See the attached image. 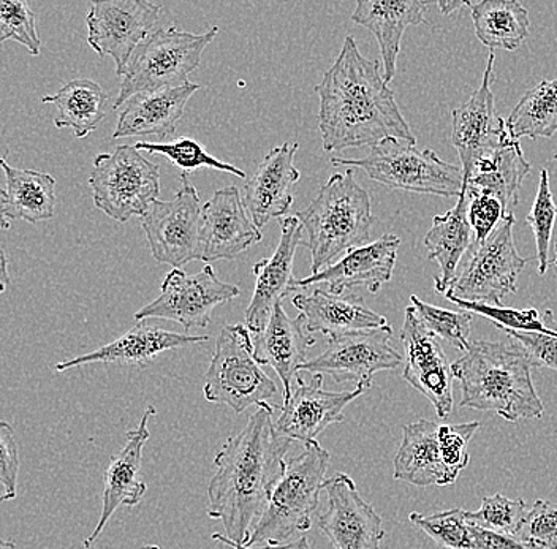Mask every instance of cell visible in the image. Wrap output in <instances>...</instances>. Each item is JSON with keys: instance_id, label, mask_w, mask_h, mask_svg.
Segmentation results:
<instances>
[{"instance_id": "6da1fadb", "label": "cell", "mask_w": 557, "mask_h": 549, "mask_svg": "<svg viewBox=\"0 0 557 549\" xmlns=\"http://www.w3.org/2000/svg\"><path fill=\"white\" fill-rule=\"evenodd\" d=\"M292 442L282 439L274 408L260 405L242 433L228 437L215 454L208 486V516L221 521L225 537L247 547L257 523L284 475Z\"/></svg>"}, {"instance_id": "7a4b0ae2", "label": "cell", "mask_w": 557, "mask_h": 549, "mask_svg": "<svg viewBox=\"0 0 557 549\" xmlns=\"http://www.w3.org/2000/svg\"><path fill=\"white\" fill-rule=\"evenodd\" d=\"M320 100L319 130L323 151L379 145L396 138L417 145L404 120L395 92L381 73V62L369 61L351 36L344 40L334 64L315 86Z\"/></svg>"}, {"instance_id": "3957f363", "label": "cell", "mask_w": 557, "mask_h": 549, "mask_svg": "<svg viewBox=\"0 0 557 549\" xmlns=\"http://www.w3.org/2000/svg\"><path fill=\"white\" fill-rule=\"evenodd\" d=\"M451 371L461 384V408L494 412L511 423L545 413L532 382L531 361L517 342L475 340Z\"/></svg>"}, {"instance_id": "277c9868", "label": "cell", "mask_w": 557, "mask_h": 549, "mask_svg": "<svg viewBox=\"0 0 557 549\" xmlns=\"http://www.w3.org/2000/svg\"><path fill=\"white\" fill-rule=\"evenodd\" d=\"M308 233L312 274L334 265L341 255L369 245L372 225L371 197L355 179V169L336 173L323 184L311 204L295 214Z\"/></svg>"}, {"instance_id": "5b68a950", "label": "cell", "mask_w": 557, "mask_h": 549, "mask_svg": "<svg viewBox=\"0 0 557 549\" xmlns=\"http://www.w3.org/2000/svg\"><path fill=\"white\" fill-rule=\"evenodd\" d=\"M330 461L329 451L319 442L306 445L298 457L287 461L247 547H276L311 531Z\"/></svg>"}, {"instance_id": "8992f818", "label": "cell", "mask_w": 557, "mask_h": 549, "mask_svg": "<svg viewBox=\"0 0 557 549\" xmlns=\"http://www.w3.org/2000/svg\"><path fill=\"white\" fill-rule=\"evenodd\" d=\"M331 165L363 170L369 179L392 190L459 198L465 189L461 166L444 162L431 149L420 151L412 142L396 138L372 146L361 159H331Z\"/></svg>"}, {"instance_id": "52a82bcc", "label": "cell", "mask_w": 557, "mask_h": 549, "mask_svg": "<svg viewBox=\"0 0 557 549\" xmlns=\"http://www.w3.org/2000/svg\"><path fill=\"white\" fill-rule=\"evenodd\" d=\"M218 34V26L205 34L184 33L176 26L149 34L132 55L127 72L122 76L114 110H120L138 93L180 88L190 83V73L200 67L205 50Z\"/></svg>"}, {"instance_id": "ba28073f", "label": "cell", "mask_w": 557, "mask_h": 549, "mask_svg": "<svg viewBox=\"0 0 557 549\" xmlns=\"http://www.w3.org/2000/svg\"><path fill=\"white\" fill-rule=\"evenodd\" d=\"M203 395L208 402L228 405L236 413L250 405L268 404L277 395L273 378L256 360L252 335L246 325L222 328L205 374Z\"/></svg>"}, {"instance_id": "9c48e42d", "label": "cell", "mask_w": 557, "mask_h": 549, "mask_svg": "<svg viewBox=\"0 0 557 549\" xmlns=\"http://www.w3.org/2000/svg\"><path fill=\"white\" fill-rule=\"evenodd\" d=\"M89 186L97 210L124 224L134 215L141 219L159 200V165L135 146H116L94 159Z\"/></svg>"}, {"instance_id": "30bf717a", "label": "cell", "mask_w": 557, "mask_h": 549, "mask_svg": "<svg viewBox=\"0 0 557 549\" xmlns=\"http://www.w3.org/2000/svg\"><path fill=\"white\" fill-rule=\"evenodd\" d=\"M515 215H508L485 242L472 245L444 295L447 300L500 305L507 295L517 291L528 260L515 246Z\"/></svg>"}, {"instance_id": "8fae6325", "label": "cell", "mask_w": 557, "mask_h": 549, "mask_svg": "<svg viewBox=\"0 0 557 549\" xmlns=\"http://www.w3.org/2000/svg\"><path fill=\"white\" fill-rule=\"evenodd\" d=\"M141 228L159 263L183 267L203 259V204L189 173H181L180 189L170 201L157 200L141 217Z\"/></svg>"}, {"instance_id": "7c38bea8", "label": "cell", "mask_w": 557, "mask_h": 549, "mask_svg": "<svg viewBox=\"0 0 557 549\" xmlns=\"http://www.w3.org/2000/svg\"><path fill=\"white\" fill-rule=\"evenodd\" d=\"M236 285L222 283L211 265H205L197 274L184 273L183 267H173L163 277L160 295L154 301L143 305L135 314L137 322L162 319L181 323L184 329L207 328L212 311L239 297Z\"/></svg>"}, {"instance_id": "4fadbf2b", "label": "cell", "mask_w": 557, "mask_h": 549, "mask_svg": "<svg viewBox=\"0 0 557 549\" xmlns=\"http://www.w3.org/2000/svg\"><path fill=\"white\" fill-rule=\"evenodd\" d=\"M160 13L162 5L146 0L92 2L86 15L87 43L100 58H113L116 75L122 78Z\"/></svg>"}, {"instance_id": "5bb4252c", "label": "cell", "mask_w": 557, "mask_h": 549, "mask_svg": "<svg viewBox=\"0 0 557 549\" xmlns=\"http://www.w3.org/2000/svg\"><path fill=\"white\" fill-rule=\"evenodd\" d=\"M393 329L388 326L329 339V347L301 367L312 375H331L336 382L371 384L374 374L404 366L403 354L392 346Z\"/></svg>"}, {"instance_id": "9a60e30c", "label": "cell", "mask_w": 557, "mask_h": 549, "mask_svg": "<svg viewBox=\"0 0 557 549\" xmlns=\"http://www.w3.org/2000/svg\"><path fill=\"white\" fill-rule=\"evenodd\" d=\"M400 340L404 346V380L430 399L438 419L447 420L453 410V371L441 339L424 325L412 304L406 308Z\"/></svg>"}, {"instance_id": "2e32d148", "label": "cell", "mask_w": 557, "mask_h": 549, "mask_svg": "<svg viewBox=\"0 0 557 549\" xmlns=\"http://www.w3.org/2000/svg\"><path fill=\"white\" fill-rule=\"evenodd\" d=\"M296 384L298 387L290 398L285 399L274 423L282 439L305 447L317 442L320 434L331 425L343 423L347 405L372 388L371 384H361L351 391H326L323 390L322 374L312 375L309 384L298 375Z\"/></svg>"}, {"instance_id": "e0dca14e", "label": "cell", "mask_w": 557, "mask_h": 549, "mask_svg": "<svg viewBox=\"0 0 557 549\" xmlns=\"http://www.w3.org/2000/svg\"><path fill=\"white\" fill-rule=\"evenodd\" d=\"M326 510L319 516L320 531L334 549H381L385 538L381 514L358 492L350 475L337 472L323 483Z\"/></svg>"}, {"instance_id": "ac0fdd59", "label": "cell", "mask_w": 557, "mask_h": 549, "mask_svg": "<svg viewBox=\"0 0 557 549\" xmlns=\"http://www.w3.org/2000/svg\"><path fill=\"white\" fill-rule=\"evenodd\" d=\"M496 55L490 53L482 83L465 105L455 108L451 113V145L461 160L465 177L472 172L480 159L511 140L507 121L497 114L494 105L493 85Z\"/></svg>"}, {"instance_id": "d6986e66", "label": "cell", "mask_w": 557, "mask_h": 549, "mask_svg": "<svg viewBox=\"0 0 557 549\" xmlns=\"http://www.w3.org/2000/svg\"><path fill=\"white\" fill-rule=\"evenodd\" d=\"M281 238L270 259L260 260L252 266L256 276L252 300L246 309V326L250 335H257L267 325L274 308L296 290L294 262L296 249L306 248L302 241L301 222L296 215H287L278 221Z\"/></svg>"}, {"instance_id": "ffe728a7", "label": "cell", "mask_w": 557, "mask_h": 549, "mask_svg": "<svg viewBox=\"0 0 557 549\" xmlns=\"http://www.w3.org/2000/svg\"><path fill=\"white\" fill-rule=\"evenodd\" d=\"M260 228L253 224L238 187L215 190L203 204L201 248L207 265L219 260H233L259 245Z\"/></svg>"}, {"instance_id": "44dd1931", "label": "cell", "mask_w": 557, "mask_h": 549, "mask_svg": "<svg viewBox=\"0 0 557 549\" xmlns=\"http://www.w3.org/2000/svg\"><path fill=\"white\" fill-rule=\"evenodd\" d=\"M298 148V142H282L264 155L252 176L246 177L243 201L260 230L273 219H282L294 204L292 187L301 179L295 166Z\"/></svg>"}, {"instance_id": "7402d4cb", "label": "cell", "mask_w": 557, "mask_h": 549, "mask_svg": "<svg viewBox=\"0 0 557 549\" xmlns=\"http://www.w3.org/2000/svg\"><path fill=\"white\" fill-rule=\"evenodd\" d=\"M399 246V236L386 233L377 241L351 250L322 273L296 280V288L326 284L329 291L336 295L351 294L355 287H366L371 294H377L383 284L392 280Z\"/></svg>"}, {"instance_id": "603a6c76", "label": "cell", "mask_w": 557, "mask_h": 549, "mask_svg": "<svg viewBox=\"0 0 557 549\" xmlns=\"http://www.w3.org/2000/svg\"><path fill=\"white\" fill-rule=\"evenodd\" d=\"M156 413L157 410L152 405L145 410L137 429L128 431L124 448L111 457L110 464L104 469L102 513L97 526L90 532L89 537L85 538V548L89 549L96 544L117 509L138 506L145 497L148 486L139 479L138 474L141 469L143 450L151 437L149 420Z\"/></svg>"}, {"instance_id": "cb8c5ba5", "label": "cell", "mask_w": 557, "mask_h": 549, "mask_svg": "<svg viewBox=\"0 0 557 549\" xmlns=\"http://www.w3.org/2000/svg\"><path fill=\"white\" fill-rule=\"evenodd\" d=\"M252 340L256 360L261 366H270L281 378L285 401L294 392L292 382L308 363V350L315 344V337L309 335L302 315L292 319L282 304H277L264 328L252 335Z\"/></svg>"}, {"instance_id": "d4e9b609", "label": "cell", "mask_w": 557, "mask_h": 549, "mask_svg": "<svg viewBox=\"0 0 557 549\" xmlns=\"http://www.w3.org/2000/svg\"><path fill=\"white\" fill-rule=\"evenodd\" d=\"M208 336L184 335V333L166 332L151 323H135L127 333H124L113 342L94 350V352L61 361L55 364L58 373L73 370V367L86 366L94 363L135 364V366H148L159 354L169 350L181 349L190 344L208 342Z\"/></svg>"}, {"instance_id": "484cf974", "label": "cell", "mask_w": 557, "mask_h": 549, "mask_svg": "<svg viewBox=\"0 0 557 549\" xmlns=\"http://www.w3.org/2000/svg\"><path fill=\"white\" fill-rule=\"evenodd\" d=\"M294 305L309 333H322L329 339L388 326L383 315L369 309L363 298L355 294L336 295L315 288L309 295H295Z\"/></svg>"}, {"instance_id": "4316f807", "label": "cell", "mask_w": 557, "mask_h": 549, "mask_svg": "<svg viewBox=\"0 0 557 549\" xmlns=\"http://www.w3.org/2000/svg\"><path fill=\"white\" fill-rule=\"evenodd\" d=\"M426 7L428 2L417 0H360L355 7L351 21L368 29L381 48L386 85L395 79L404 33L409 26L426 23Z\"/></svg>"}, {"instance_id": "83f0119b", "label": "cell", "mask_w": 557, "mask_h": 549, "mask_svg": "<svg viewBox=\"0 0 557 549\" xmlns=\"http://www.w3.org/2000/svg\"><path fill=\"white\" fill-rule=\"evenodd\" d=\"M200 85L187 83L180 88L138 93L132 97L117 117L114 140L156 135L160 140L173 137L184 110Z\"/></svg>"}, {"instance_id": "f1b7e54d", "label": "cell", "mask_w": 557, "mask_h": 549, "mask_svg": "<svg viewBox=\"0 0 557 549\" xmlns=\"http://www.w3.org/2000/svg\"><path fill=\"white\" fill-rule=\"evenodd\" d=\"M438 426L421 419L403 427V440L395 457V479L421 488L455 485L456 479L442 461Z\"/></svg>"}, {"instance_id": "f546056e", "label": "cell", "mask_w": 557, "mask_h": 549, "mask_svg": "<svg viewBox=\"0 0 557 549\" xmlns=\"http://www.w3.org/2000/svg\"><path fill=\"white\" fill-rule=\"evenodd\" d=\"M531 172L520 141L508 140L493 154L480 159L465 177V190L487 194L504 204L507 215L513 214L520 203L522 179Z\"/></svg>"}, {"instance_id": "4dcf8cb0", "label": "cell", "mask_w": 557, "mask_h": 549, "mask_svg": "<svg viewBox=\"0 0 557 549\" xmlns=\"http://www.w3.org/2000/svg\"><path fill=\"white\" fill-rule=\"evenodd\" d=\"M5 186L0 190L2 198V227L9 228L10 221H26L29 224L48 221L54 215L55 179L37 170L16 169L2 160Z\"/></svg>"}, {"instance_id": "1f68e13d", "label": "cell", "mask_w": 557, "mask_h": 549, "mask_svg": "<svg viewBox=\"0 0 557 549\" xmlns=\"http://www.w3.org/2000/svg\"><path fill=\"white\" fill-rule=\"evenodd\" d=\"M472 245L473 232L469 222L468 200L462 192L458 203L450 211L434 215L433 227L424 236L428 259L437 262L441 267V274L435 277V291L438 295L447 294L462 259Z\"/></svg>"}, {"instance_id": "d6a6232c", "label": "cell", "mask_w": 557, "mask_h": 549, "mask_svg": "<svg viewBox=\"0 0 557 549\" xmlns=\"http://www.w3.org/2000/svg\"><path fill=\"white\" fill-rule=\"evenodd\" d=\"M41 102L55 105V127L72 128L79 140L92 134L107 117V92L92 79H73L58 92L45 96Z\"/></svg>"}, {"instance_id": "836d02e7", "label": "cell", "mask_w": 557, "mask_h": 549, "mask_svg": "<svg viewBox=\"0 0 557 549\" xmlns=\"http://www.w3.org/2000/svg\"><path fill=\"white\" fill-rule=\"evenodd\" d=\"M473 29L490 50L517 51L529 37V13L517 0L470 3Z\"/></svg>"}, {"instance_id": "e575fe53", "label": "cell", "mask_w": 557, "mask_h": 549, "mask_svg": "<svg viewBox=\"0 0 557 549\" xmlns=\"http://www.w3.org/2000/svg\"><path fill=\"white\" fill-rule=\"evenodd\" d=\"M507 127L518 141L552 138L557 132V78L529 89L508 116Z\"/></svg>"}, {"instance_id": "d590c367", "label": "cell", "mask_w": 557, "mask_h": 549, "mask_svg": "<svg viewBox=\"0 0 557 549\" xmlns=\"http://www.w3.org/2000/svg\"><path fill=\"white\" fill-rule=\"evenodd\" d=\"M135 148L151 155H163L184 173L197 172V170H214V172L230 173L236 177H247L244 170L232 163L212 158L211 154L194 138L181 137L172 142L138 141Z\"/></svg>"}, {"instance_id": "8d00e7d4", "label": "cell", "mask_w": 557, "mask_h": 549, "mask_svg": "<svg viewBox=\"0 0 557 549\" xmlns=\"http://www.w3.org/2000/svg\"><path fill=\"white\" fill-rule=\"evenodd\" d=\"M455 302L462 311H468L473 315H482L483 319L493 322L497 328L507 332L520 333H543V335H557V322L552 309H546L543 315H540L537 309L504 308V305L482 304V302H469L461 300H448Z\"/></svg>"}, {"instance_id": "74e56055", "label": "cell", "mask_w": 557, "mask_h": 549, "mask_svg": "<svg viewBox=\"0 0 557 549\" xmlns=\"http://www.w3.org/2000/svg\"><path fill=\"white\" fill-rule=\"evenodd\" d=\"M556 217L557 207L549 186V175L546 170H542L537 197L532 203L531 211L525 215V222L531 225L534 233L540 274H545L553 265L552 242L555 241Z\"/></svg>"}, {"instance_id": "f35d334b", "label": "cell", "mask_w": 557, "mask_h": 549, "mask_svg": "<svg viewBox=\"0 0 557 549\" xmlns=\"http://www.w3.org/2000/svg\"><path fill=\"white\" fill-rule=\"evenodd\" d=\"M409 521L445 549H472V524L462 509L434 514L410 513Z\"/></svg>"}, {"instance_id": "ab89813d", "label": "cell", "mask_w": 557, "mask_h": 549, "mask_svg": "<svg viewBox=\"0 0 557 549\" xmlns=\"http://www.w3.org/2000/svg\"><path fill=\"white\" fill-rule=\"evenodd\" d=\"M418 315L424 325L434 333L438 339L450 344L455 349L466 352L470 347V328H472L473 314L468 311L455 312L448 309L435 308L428 302L418 300L416 295L410 297Z\"/></svg>"}, {"instance_id": "60d3db41", "label": "cell", "mask_w": 557, "mask_h": 549, "mask_svg": "<svg viewBox=\"0 0 557 549\" xmlns=\"http://www.w3.org/2000/svg\"><path fill=\"white\" fill-rule=\"evenodd\" d=\"M524 499H508L503 495L483 497L482 507L476 512H468V521L482 529L517 537L524 521Z\"/></svg>"}, {"instance_id": "b9f144b4", "label": "cell", "mask_w": 557, "mask_h": 549, "mask_svg": "<svg viewBox=\"0 0 557 549\" xmlns=\"http://www.w3.org/2000/svg\"><path fill=\"white\" fill-rule=\"evenodd\" d=\"M15 40L33 55H40L41 41L29 2L0 0V41Z\"/></svg>"}, {"instance_id": "7bdbcfd3", "label": "cell", "mask_w": 557, "mask_h": 549, "mask_svg": "<svg viewBox=\"0 0 557 549\" xmlns=\"http://www.w3.org/2000/svg\"><path fill=\"white\" fill-rule=\"evenodd\" d=\"M517 538L531 549H557V503L535 500Z\"/></svg>"}, {"instance_id": "ee69618b", "label": "cell", "mask_w": 557, "mask_h": 549, "mask_svg": "<svg viewBox=\"0 0 557 549\" xmlns=\"http://www.w3.org/2000/svg\"><path fill=\"white\" fill-rule=\"evenodd\" d=\"M480 429L479 422L461 423V425L438 426V442H441L442 461L450 472L451 477L458 479L459 474L469 465V442Z\"/></svg>"}, {"instance_id": "f6af8a7d", "label": "cell", "mask_w": 557, "mask_h": 549, "mask_svg": "<svg viewBox=\"0 0 557 549\" xmlns=\"http://www.w3.org/2000/svg\"><path fill=\"white\" fill-rule=\"evenodd\" d=\"M468 200V215L473 232V245L485 242L496 228L508 217L504 204L487 194L469 192L462 189Z\"/></svg>"}, {"instance_id": "bcb514c9", "label": "cell", "mask_w": 557, "mask_h": 549, "mask_svg": "<svg viewBox=\"0 0 557 549\" xmlns=\"http://www.w3.org/2000/svg\"><path fill=\"white\" fill-rule=\"evenodd\" d=\"M17 475H20V451L12 426L0 422V482L3 486L2 502L16 499Z\"/></svg>"}, {"instance_id": "7dc6e473", "label": "cell", "mask_w": 557, "mask_h": 549, "mask_svg": "<svg viewBox=\"0 0 557 549\" xmlns=\"http://www.w3.org/2000/svg\"><path fill=\"white\" fill-rule=\"evenodd\" d=\"M507 335L524 350L532 367L557 371V335L520 332H507Z\"/></svg>"}, {"instance_id": "c3c4849f", "label": "cell", "mask_w": 557, "mask_h": 549, "mask_svg": "<svg viewBox=\"0 0 557 549\" xmlns=\"http://www.w3.org/2000/svg\"><path fill=\"white\" fill-rule=\"evenodd\" d=\"M472 549H531L513 535L482 529L472 524Z\"/></svg>"}, {"instance_id": "681fc988", "label": "cell", "mask_w": 557, "mask_h": 549, "mask_svg": "<svg viewBox=\"0 0 557 549\" xmlns=\"http://www.w3.org/2000/svg\"><path fill=\"white\" fill-rule=\"evenodd\" d=\"M212 540L221 541L222 545H226V547L233 549H312L306 535H301V537L296 538V540L290 541V544L276 545V547H243V545L230 541L224 534L212 535Z\"/></svg>"}, {"instance_id": "f907efd6", "label": "cell", "mask_w": 557, "mask_h": 549, "mask_svg": "<svg viewBox=\"0 0 557 549\" xmlns=\"http://www.w3.org/2000/svg\"><path fill=\"white\" fill-rule=\"evenodd\" d=\"M438 9L444 15H451L455 10L465 9L470 7V2H456V0H444V2H437Z\"/></svg>"}, {"instance_id": "816d5d0a", "label": "cell", "mask_w": 557, "mask_h": 549, "mask_svg": "<svg viewBox=\"0 0 557 549\" xmlns=\"http://www.w3.org/2000/svg\"><path fill=\"white\" fill-rule=\"evenodd\" d=\"M9 285V263H7L5 252H2V291L7 290Z\"/></svg>"}, {"instance_id": "f5cc1de1", "label": "cell", "mask_w": 557, "mask_h": 549, "mask_svg": "<svg viewBox=\"0 0 557 549\" xmlns=\"http://www.w3.org/2000/svg\"><path fill=\"white\" fill-rule=\"evenodd\" d=\"M0 549H17L13 541L2 540L0 541Z\"/></svg>"}, {"instance_id": "db71d44e", "label": "cell", "mask_w": 557, "mask_h": 549, "mask_svg": "<svg viewBox=\"0 0 557 549\" xmlns=\"http://www.w3.org/2000/svg\"><path fill=\"white\" fill-rule=\"evenodd\" d=\"M555 159L557 160V154L555 155ZM553 265H556L557 266V228H556V233H555V252H553Z\"/></svg>"}, {"instance_id": "11a10c76", "label": "cell", "mask_w": 557, "mask_h": 549, "mask_svg": "<svg viewBox=\"0 0 557 549\" xmlns=\"http://www.w3.org/2000/svg\"><path fill=\"white\" fill-rule=\"evenodd\" d=\"M141 549H160L159 547H156V545H145Z\"/></svg>"}]
</instances>
